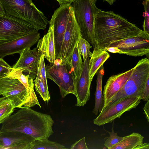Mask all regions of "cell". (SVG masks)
Returning a JSON list of instances; mask_svg holds the SVG:
<instances>
[{
  "label": "cell",
  "instance_id": "obj_1",
  "mask_svg": "<svg viewBox=\"0 0 149 149\" xmlns=\"http://www.w3.org/2000/svg\"><path fill=\"white\" fill-rule=\"evenodd\" d=\"M143 31L113 11L100 9L94 23V33L100 49L105 50L112 43L138 35Z\"/></svg>",
  "mask_w": 149,
  "mask_h": 149
},
{
  "label": "cell",
  "instance_id": "obj_2",
  "mask_svg": "<svg viewBox=\"0 0 149 149\" xmlns=\"http://www.w3.org/2000/svg\"><path fill=\"white\" fill-rule=\"evenodd\" d=\"M7 118L3 123L6 132L17 131L30 135L36 140L48 139L54 132V121L50 115L23 107Z\"/></svg>",
  "mask_w": 149,
  "mask_h": 149
},
{
  "label": "cell",
  "instance_id": "obj_3",
  "mask_svg": "<svg viewBox=\"0 0 149 149\" xmlns=\"http://www.w3.org/2000/svg\"><path fill=\"white\" fill-rule=\"evenodd\" d=\"M6 14L26 22L37 31L44 30L49 22L47 18L35 6L32 0H0Z\"/></svg>",
  "mask_w": 149,
  "mask_h": 149
},
{
  "label": "cell",
  "instance_id": "obj_4",
  "mask_svg": "<svg viewBox=\"0 0 149 149\" xmlns=\"http://www.w3.org/2000/svg\"><path fill=\"white\" fill-rule=\"evenodd\" d=\"M149 78V60L146 58H143L134 67L131 74L124 85L109 100L102 111L127 97L139 96L142 98L145 84Z\"/></svg>",
  "mask_w": 149,
  "mask_h": 149
},
{
  "label": "cell",
  "instance_id": "obj_5",
  "mask_svg": "<svg viewBox=\"0 0 149 149\" xmlns=\"http://www.w3.org/2000/svg\"><path fill=\"white\" fill-rule=\"evenodd\" d=\"M96 0H74L71 3L81 35L93 48L98 47L94 33L95 19L99 9L96 6Z\"/></svg>",
  "mask_w": 149,
  "mask_h": 149
},
{
  "label": "cell",
  "instance_id": "obj_6",
  "mask_svg": "<svg viewBox=\"0 0 149 149\" xmlns=\"http://www.w3.org/2000/svg\"><path fill=\"white\" fill-rule=\"evenodd\" d=\"M10 100L15 108L35 106L28 90L18 80L0 76V95Z\"/></svg>",
  "mask_w": 149,
  "mask_h": 149
},
{
  "label": "cell",
  "instance_id": "obj_7",
  "mask_svg": "<svg viewBox=\"0 0 149 149\" xmlns=\"http://www.w3.org/2000/svg\"><path fill=\"white\" fill-rule=\"evenodd\" d=\"M45 68L47 78L58 85L62 98L69 94L75 95V79L68 64L57 59L54 63L47 65Z\"/></svg>",
  "mask_w": 149,
  "mask_h": 149
},
{
  "label": "cell",
  "instance_id": "obj_8",
  "mask_svg": "<svg viewBox=\"0 0 149 149\" xmlns=\"http://www.w3.org/2000/svg\"><path fill=\"white\" fill-rule=\"evenodd\" d=\"M36 29L30 24L0 14V43L21 37Z\"/></svg>",
  "mask_w": 149,
  "mask_h": 149
},
{
  "label": "cell",
  "instance_id": "obj_9",
  "mask_svg": "<svg viewBox=\"0 0 149 149\" xmlns=\"http://www.w3.org/2000/svg\"><path fill=\"white\" fill-rule=\"evenodd\" d=\"M141 100L142 97L139 96L125 98L102 111L93 120V123L100 126L111 123L116 118H120L125 112L136 108Z\"/></svg>",
  "mask_w": 149,
  "mask_h": 149
},
{
  "label": "cell",
  "instance_id": "obj_10",
  "mask_svg": "<svg viewBox=\"0 0 149 149\" xmlns=\"http://www.w3.org/2000/svg\"><path fill=\"white\" fill-rule=\"evenodd\" d=\"M72 9L71 3L60 5L54 12L50 21L49 25L53 26L55 49L56 59L59 55L62 40Z\"/></svg>",
  "mask_w": 149,
  "mask_h": 149
},
{
  "label": "cell",
  "instance_id": "obj_11",
  "mask_svg": "<svg viewBox=\"0 0 149 149\" xmlns=\"http://www.w3.org/2000/svg\"><path fill=\"white\" fill-rule=\"evenodd\" d=\"M110 47H116L123 54L129 56H139L148 55L149 34L143 31L138 35L112 42Z\"/></svg>",
  "mask_w": 149,
  "mask_h": 149
},
{
  "label": "cell",
  "instance_id": "obj_12",
  "mask_svg": "<svg viewBox=\"0 0 149 149\" xmlns=\"http://www.w3.org/2000/svg\"><path fill=\"white\" fill-rule=\"evenodd\" d=\"M81 35L72 8L63 36L59 54L57 59L61 60L62 63L69 65L74 46Z\"/></svg>",
  "mask_w": 149,
  "mask_h": 149
},
{
  "label": "cell",
  "instance_id": "obj_13",
  "mask_svg": "<svg viewBox=\"0 0 149 149\" xmlns=\"http://www.w3.org/2000/svg\"><path fill=\"white\" fill-rule=\"evenodd\" d=\"M40 34L35 30L21 37L10 41L0 43V58L9 55L20 54L26 48H30L38 41Z\"/></svg>",
  "mask_w": 149,
  "mask_h": 149
},
{
  "label": "cell",
  "instance_id": "obj_14",
  "mask_svg": "<svg viewBox=\"0 0 149 149\" xmlns=\"http://www.w3.org/2000/svg\"><path fill=\"white\" fill-rule=\"evenodd\" d=\"M20 54L19 59L12 68L20 69L24 74L29 75V79L33 80L37 75L38 63L41 56L36 47L32 49L25 48Z\"/></svg>",
  "mask_w": 149,
  "mask_h": 149
},
{
  "label": "cell",
  "instance_id": "obj_15",
  "mask_svg": "<svg viewBox=\"0 0 149 149\" xmlns=\"http://www.w3.org/2000/svg\"><path fill=\"white\" fill-rule=\"evenodd\" d=\"M89 58L83 63L82 72L79 78L75 81V95L77 99L76 106H84L89 100L90 97V82L89 75Z\"/></svg>",
  "mask_w": 149,
  "mask_h": 149
},
{
  "label": "cell",
  "instance_id": "obj_16",
  "mask_svg": "<svg viewBox=\"0 0 149 149\" xmlns=\"http://www.w3.org/2000/svg\"><path fill=\"white\" fill-rule=\"evenodd\" d=\"M133 69L134 68L109 77L104 88L103 94L104 105L122 88L130 77Z\"/></svg>",
  "mask_w": 149,
  "mask_h": 149
},
{
  "label": "cell",
  "instance_id": "obj_17",
  "mask_svg": "<svg viewBox=\"0 0 149 149\" xmlns=\"http://www.w3.org/2000/svg\"><path fill=\"white\" fill-rule=\"evenodd\" d=\"M38 52L43 55L51 63L56 59V54L53 26L49 25L47 33L38 40L37 47Z\"/></svg>",
  "mask_w": 149,
  "mask_h": 149
},
{
  "label": "cell",
  "instance_id": "obj_18",
  "mask_svg": "<svg viewBox=\"0 0 149 149\" xmlns=\"http://www.w3.org/2000/svg\"><path fill=\"white\" fill-rule=\"evenodd\" d=\"M36 139L24 133L17 131L0 133V149L23 143H33Z\"/></svg>",
  "mask_w": 149,
  "mask_h": 149
},
{
  "label": "cell",
  "instance_id": "obj_19",
  "mask_svg": "<svg viewBox=\"0 0 149 149\" xmlns=\"http://www.w3.org/2000/svg\"><path fill=\"white\" fill-rule=\"evenodd\" d=\"M109 57L107 51L99 47L93 48L88 63L89 78L91 83L95 74Z\"/></svg>",
  "mask_w": 149,
  "mask_h": 149
},
{
  "label": "cell",
  "instance_id": "obj_20",
  "mask_svg": "<svg viewBox=\"0 0 149 149\" xmlns=\"http://www.w3.org/2000/svg\"><path fill=\"white\" fill-rule=\"evenodd\" d=\"M103 65L101 66L97 72V79L96 81V87L95 93V105L92 111L96 116L98 112L100 113L104 105V100L102 90L103 76L104 74Z\"/></svg>",
  "mask_w": 149,
  "mask_h": 149
},
{
  "label": "cell",
  "instance_id": "obj_21",
  "mask_svg": "<svg viewBox=\"0 0 149 149\" xmlns=\"http://www.w3.org/2000/svg\"><path fill=\"white\" fill-rule=\"evenodd\" d=\"M144 136L137 132H133L123 137V139L110 149H134L143 143Z\"/></svg>",
  "mask_w": 149,
  "mask_h": 149
},
{
  "label": "cell",
  "instance_id": "obj_22",
  "mask_svg": "<svg viewBox=\"0 0 149 149\" xmlns=\"http://www.w3.org/2000/svg\"><path fill=\"white\" fill-rule=\"evenodd\" d=\"M81 56L79 52L77 42L76 43L72 54L68 66L70 72L75 79L77 80L81 74L83 66Z\"/></svg>",
  "mask_w": 149,
  "mask_h": 149
},
{
  "label": "cell",
  "instance_id": "obj_23",
  "mask_svg": "<svg viewBox=\"0 0 149 149\" xmlns=\"http://www.w3.org/2000/svg\"><path fill=\"white\" fill-rule=\"evenodd\" d=\"M15 108L11 100L4 97H0V124L11 115Z\"/></svg>",
  "mask_w": 149,
  "mask_h": 149
},
{
  "label": "cell",
  "instance_id": "obj_24",
  "mask_svg": "<svg viewBox=\"0 0 149 149\" xmlns=\"http://www.w3.org/2000/svg\"><path fill=\"white\" fill-rule=\"evenodd\" d=\"M32 149H66L65 146L58 143L50 141L48 139L36 140Z\"/></svg>",
  "mask_w": 149,
  "mask_h": 149
},
{
  "label": "cell",
  "instance_id": "obj_25",
  "mask_svg": "<svg viewBox=\"0 0 149 149\" xmlns=\"http://www.w3.org/2000/svg\"><path fill=\"white\" fill-rule=\"evenodd\" d=\"M77 43L79 52L83 57L84 61L88 58L91 57L92 53L90 49L92 48V46L89 42L81 35L79 38Z\"/></svg>",
  "mask_w": 149,
  "mask_h": 149
},
{
  "label": "cell",
  "instance_id": "obj_26",
  "mask_svg": "<svg viewBox=\"0 0 149 149\" xmlns=\"http://www.w3.org/2000/svg\"><path fill=\"white\" fill-rule=\"evenodd\" d=\"M37 71V75L36 78L41 80L45 88L47 90H48L44 57L43 55L41 56L40 59L38 61Z\"/></svg>",
  "mask_w": 149,
  "mask_h": 149
},
{
  "label": "cell",
  "instance_id": "obj_27",
  "mask_svg": "<svg viewBox=\"0 0 149 149\" xmlns=\"http://www.w3.org/2000/svg\"><path fill=\"white\" fill-rule=\"evenodd\" d=\"M33 81L36 91L40 94L44 101H49L50 99L49 90L45 88L42 80L35 78Z\"/></svg>",
  "mask_w": 149,
  "mask_h": 149
},
{
  "label": "cell",
  "instance_id": "obj_28",
  "mask_svg": "<svg viewBox=\"0 0 149 149\" xmlns=\"http://www.w3.org/2000/svg\"><path fill=\"white\" fill-rule=\"evenodd\" d=\"M114 121L112 125V127L111 132L107 131L109 134V136L105 141L104 145L108 149H110L113 146L118 143L123 139V137L118 136L117 133H115L113 130V124Z\"/></svg>",
  "mask_w": 149,
  "mask_h": 149
},
{
  "label": "cell",
  "instance_id": "obj_29",
  "mask_svg": "<svg viewBox=\"0 0 149 149\" xmlns=\"http://www.w3.org/2000/svg\"><path fill=\"white\" fill-rule=\"evenodd\" d=\"M143 4L145 10L143 15L144 17L143 31L149 34V0H144Z\"/></svg>",
  "mask_w": 149,
  "mask_h": 149
},
{
  "label": "cell",
  "instance_id": "obj_30",
  "mask_svg": "<svg viewBox=\"0 0 149 149\" xmlns=\"http://www.w3.org/2000/svg\"><path fill=\"white\" fill-rule=\"evenodd\" d=\"M12 67L3 58H0V76H4L9 72Z\"/></svg>",
  "mask_w": 149,
  "mask_h": 149
},
{
  "label": "cell",
  "instance_id": "obj_31",
  "mask_svg": "<svg viewBox=\"0 0 149 149\" xmlns=\"http://www.w3.org/2000/svg\"><path fill=\"white\" fill-rule=\"evenodd\" d=\"M71 149H88L85 141V137H84L76 141L72 145Z\"/></svg>",
  "mask_w": 149,
  "mask_h": 149
},
{
  "label": "cell",
  "instance_id": "obj_32",
  "mask_svg": "<svg viewBox=\"0 0 149 149\" xmlns=\"http://www.w3.org/2000/svg\"><path fill=\"white\" fill-rule=\"evenodd\" d=\"M149 99V78L146 82L144 88L142 99L144 101H147Z\"/></svg>",
  "mask_w": 149,
  "mask_h": 149
},
{
  "label": "cell",
  "instance_id": "obj_33",
  "mask_svg": "<svg viewBox=\"0 0 149 149\" xmlns=\"http://www.w3.org/2000/svg\"><path fill=\"white\" fill-rule=\"evenodd\" d=\"M105 51H107L111 53H118L120 54H122V52L118 48L114 47H110L106 48Z\"/></svg>",
  "mask_w": 149,
  "mask_h": 149
},
{
  "label": "cell",
  "instance_id": "obj_34",
  "mask_svg": "<svg viewBox=\"0 0 149 149\" xmlns=\"http://www.w3.org/2000/svg\"><path fill=\"white\" fill-rule=\"evenodd\" d=\"M146 117L148 122H149V100L147 101L143 108Z\"/></svg>",
  "mask_w": 149,
  "mask_h": 149
},
{
  "label": "cell",
  "instance_id": "obj_35",
  "mask_svg": "<svg viewBox=\"0 0 149 149\" xmlns=\"http://www.w3.org/2000/svg\"><path fill=\"white\" fill-rule=\"evenodd\" d=\"M149 149V144L148 143H142L136 147L134 149Z\"/></svg>",
  "mask_w": 149,
  "mask_h": 149
},
{
  "label": "cell",
  "instance_id": "obj_36",
  "mask_svg": "<svg viewBox=\"0 0 149 149\" xmlns=\"http://www.w3.org/2000/svg\"><path fill=\"white\" fill-rule=\"evenodd\" d=\"M58 1L60 5L68 3H71L74 0H56Z\"/></svg>",
  "mask_w": 149,
  "mask_h": 149
},
{
  "label": "cell",
  "instance_id": "obj_37",
  "mask_svg": "<svg viewBox=\"0 0 149 149\" xmlns=\"http://www.w3.org/2000/svg\"><path fill=\"white\" fill-rule=\"evenodd\" d=\"M0 14H6L5 10L2 5V4L0 1Z\"/></svg>",
  "mask_w": 149,
  "mask_h": 149
},
{
  "label": "cell",
  "instance_id": "obj_38",
  "mask_svg": "<svg viewBox=\"0 0 149 149\" xmlns=\"http://www.w3.org/2000/svg\"><path fill=\"white\" fill-rule=\"evenodd\" d=\"M107 1L110 5H112L116 0H103Z\"/></svg>",
  "mask_w": 149,
  "mask_h": 149
}]
</instances>
